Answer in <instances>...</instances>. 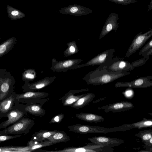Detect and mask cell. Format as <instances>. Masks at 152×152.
Wrapping results in <instances>:
<instances>
[{
  "label": "cell",
  "mask_w": 152,
  "mask_h": 152,
  "mask_svg": "<svg viewBox=\"0 0 152 152\" xmlns=\"http://www.w3.org/2000/svg\"><path fill=\"white\" fill-rule=\"evenodd\" d=\"M128 72H113L108 71L106 66H99L89 75L88 83L94 86L104 85L112 82L123 77L130 74Z\"/></svg>",
  "instance_id": "6da1fadb"
},
{
  "label": "cell",
  "mask_w": 152,
  "mask_h": 152,
  "mask_svg": "<svg viewBox=\"0 0 152 152\" xmlns=\"http://www.w3.org/2000/svg\"><path fill=\"white\" fill-rule=\"evenodd\" d=\"M35 124L34 121L30 118L24 117L12 125L0 131L3 134H19L28 133Z\"/></svg>",
  "instance_id": "7a4b0ae2"
},
{
  "label": "cell",
  "mask_w": 152,
  "mask_h": 152,
  "mask_svg": "<svg viewBox=\"0 0 152 152\" xmlns=\"http://www.w3.org/2000/svg\"><path fill=\"white\" fill-rule=\"evenodd\" d=\"M48 95L47 93L28 91L16 94V99L19 103L26 105L39 104L43 105L48 100L45 98Z\"/></svg>",
  "instance_id": "3957f363"
},
{
  "label": "cell",
  "mask_w": 152,
  "mask_h": 152,
  "mask_svg": "<svg viewBox=\"0 0 152 152\" xmlns=\"http://www.w3.org/2000/svg\"><path fill=\"white\" fill-rule=\"evenodd\" d=\"M25 105L19 103L15 106L5 116L8 119L0 124V129L5 128L26 115L27 113L25 109Z\"/></svg>",
  "instance_id": "277c9868"
},
{
  "label": "cell",
  "mask_w": 152,
  "mask_h": 152,
  "mask_svg": "<svg viewBox=\"0 0 152 152\" xmlns=\"http://www.w3.org/2000/svg\"><path fill=\"white\" fill-rule=\"evenodd\" d=\"M68 128L70 131L80 134L90 133L106 134L113 132L111 128L79 124L69 126Z\"/></svg>",
  "instance_id": "5b68a950"
},
{
  "label": "cell",
  "mask_w": 152,
  "mask_h": 152,
  "mask_svg": "<svg viewBox=\"0 0 152 152\" xmlns=\"http://www.w3.org/2000/svg\"><path fill=\"white\" fill-rule=\"evenodd\" d=\"M152 36V29L142 34L141 32L134 37L128 48L126 56L129 57L140 49Z\"/></svg>",
  "instance_id": "8992f818"
},
{
  "label": "cell",
  "mask_w": 152,
  "mask_h": 152,
  "mask_svg": "<svg viewBox=\"0 0 152 152\" xmlns=\"http://www.w3.org/2000/svg\"><path fill=\"white\" fill-rule=\"evenodd\" d=\"M152 76L141 77L128 82H118L115 85L116 88H144L152 86Z\"/></svg>",
  "instance_id": "52a82bcc"
},
{
  "label": "cell",
  "mask_w": 152,
  "mask_h": 152,
  "mask_svg": "<svg viewBox=\"0 0 152 152\" xmlns=\"http://www.w3.org/2000/svg\"><path fill=\"white\" fill-rule=\"evenodd\" d=\"M124 58L116 56L107 66L106 69L108 71L113 72H122L133 70L134 67L128 61L124 60Z\"/></svg>",
  "instance_id": "ba28073f"
},
{
  "label": "cell",
  "mask_w": 152,
  "mask_h": 152,
  "mask_svg": "<svg viewBox=\"0 0 152 152\" xmlns=\"http://www.w3.org/2000/svg\"><path fill=\"white\" fill-rule=\"evenodd\" d=\"M114 48L108 49L98 54L90 60L87 64L90 65H97L103 67L109 64L113 59Z\"/></svg>",
  "instance_id": "9c48e42d"
},
{
  "label": "cell",
  "mask_w": 152,
  "mask_h": 152,
  "mask_svg": "<svg viewBox=\"0 0 152 152\" xmlns=\"http://www.w3.org/2000/svg\"><path fill=\"white\" fill-rule=\"evenodd\" d=\"M119 18L118 15L116 13L112 12L109 15L102 28L99 39L103 38L113 30L116 31L119 26V23H118Z\"/></svg>",
  "instance_id": "30bf717a"
},
{
  "label": "cell",
  "mask_w": 152,
  "mask_h": 152,
  "mask_svg": "<svg viewBox=\"0 0 152 152\" xmlns=\"http://www.w3.org/2000/svg\"><path fill=\"white\" fill-rule=\"evenodd\" d=\"M134 107L132 103L128 101H121L103 105L101 108L106 113H118L126 111Z\"/></svg>",
  "instance_id": "8fae6325"
},
{
  "label": "cell",
  "mask_w": 152,
  "mask_h": 152,
  "mask_svg": "<svg viewBox=\"0 0 152 152\" xmlns=\"http://www.w3.org/2000/svg\"><path fill=\"white\" fill-rule=\"evenodd\" d=\"M16 97V94L13 91L10 96L0 102V119L5 118L10 111L20 103Z\"/></svg>",
  "instance_id": "7c38bea8"
},
{
  "label": "cell",
  "mask_w": 152,
  "mask_h": 152,
  "mask_svg": "<svg viewBox=\"0 0 152 152\" xmlns=\"http://www.w3.org/2000/svg\"><path fill=\"white\" fill-rule=\"evenodd\" d=\"M152 127V120L144 118L142 121L129 124H125L111 128L113 132H125L134 128L140 129L143 128Z\"/></svg>",
  "instance_id": "4fadbf2b"
},
{
  "label": "cell",
  "mask_w": 152,
  "mask_h": 152,
  "mask_svg": "<svg viewBox=\"0 0 152 152\" xmlns=\"http://www.w3.org/2000/svg\"><path fill=\"white\" fill-rule=\"evenodd\" d=\"M88 140L93 143L111 147L119 146L124 142V140L119 138L102 136H95L88 138Z\"/></svg>",
  "instance_id": "5bb4252c"
},
{
  "label": "cell",
  "mask_w": 152,
  "mask_h": 152,
  "mask_svg": "<svg viewBox=\"0 0 152 152\" xmlns=\"http://www.w3.org/2000/svg\"><path fill=\"white\" fill-rule=\"evenodd\" d=\"M13 86L8 80L0 81V102L10 96L14 91Z\"/></svg>",
  "instance_id": "9a60e30c"
},
{
  "label": "cell",
  "mask_w": 152,
  "mask_h": 152,
  "mask_svg": "<svg viewBox=\"0 0 152 152\" xmlns=\"http://www.w3.org/2000/svg\"><path fill=\"white\" fill-rule=\"evenodd\" d=\"M94 93H89L85 94L70 106L75 109L82 108L88 104L94 98Z\"/></svg>",
  "instance_id": "2e32d148"
},
{
  "label": "cell",
  "mask_w": 152,
  "mask_h": 152,
  "mask_svg": "<svg viewBox=\"0 0 152 152\" xmlns=\"http://www.w3.org/2000/svg\"><path fill=\"white\" fill-rule=\"evenodd\" d=\"M75 115L79 119L88 122L97 123L104 120L102 116L91 113H81L77 114Z\"/></svg>",
  "instance_id": "e0dca14e"
},
{
  "label": "cell",
  "mask_w": 152,
  "mask_h": 152,
  "mask_svg": "<svg viewBox=\"0 0 152 152\" xmlns=\"http://www.w3.org/2000/svg\"><path fill=\"white\" fill-rule=\"evenodd\" d=\"M77 92V91H70L60 98L59 100L62 101V104L64 106H70L85 94L74 95Z\"/></svg>",
  "instance_id": "ac0fdd59"
},
{
  "label": "cell",
  "mask_w": 152,
  "mask_h": 152,
  "mask_svg": "<svg viewBox=\"0 0 152 152\" xmlns=\"http://www.w3.org/2000/svg\"><path fill=\"white\" fill-rule=\"evenodd\" d=\"M42 105L39 104H26L25 109L27 113L36 116H41L45 115L46 113V110L42 108Z\"/></svg>",
  "instance_id": "d6986e66"
},
{
  "label": "cell",
  "mask_w": 152,
  "mask_h": 152,
  "mask_svg": "<svg viewBox=\"0 0 152 152\" xmlns=\"http://www.w3.org/2000/svg\"><path fill=\"white\" fill-rule=\"evenodd\" d=\"M135 136L140 138L146 147H152V130H145L140 131L135 134Z\"/></svg>",
  "instance_id": "ffe728a7"
},
{
  "label": "cell",
  "mask_w": 152,
  "mask_h": 152,
  "mask_svg": "<svg viewBox=\"0 0 152 152\" xmlns=\"http://www.w3.org/2000/svg\"><path fill=\"white\" fill-rule=\"evenodd\" d=\"M70 140L69 137L64 131H59L46 139L54 144L61 142H66L69 141Z\"/></svg>",
  "instance_id": "44dd1931"
},
{
  "label": "cell",
  "mask_w": 152,
  "mask_h": 152,
  "mask_svg": "<svg viewBox=\"0 0 152 152\" xmlns=\"http://www.w3.org/2000/svg\"><path fill=\"white\" fill-rule=\"evenodd\" d=\"M58 131L40 130L35 132L32 135L31 140L37 141L46 140L47 139Z\"/></svg>",
  "instance_id": "7402d4cb"
},
{
  "label": "cell",
  "mask_w": 152,
  "mask_h": 152,
  "mask_svg": "<svg viewBox=\"0 0 152 152\" xmlns=\"http://www.w3.org/2000/svg\"><path fill=\"white\" fill-rule=\"evenodd\" d=\"M16 39L11 37L0 45V57L9 51L13 47Z\"/></svg>",
  "instance_id": "603a6c76"
},
{
  "label": "cell",
  "mask_w": 152,
  "mask_h": 152,
  "mask_svg": "<svg viewBox=\"0 0 152 152\" xmlns=\"http://www.w3.org/2000/svg\"><path fill=\"white\" fill-rule=\"evenodd\" d=\"M8 17L12 20H16L24 17L25 15L19 10L8 5L7 7Z\"/></svg>",
  "instance_id": "cb8c5ba5"
},
{
  "label": "cell",
  "mask_w": 152,
  "mask_h": 152,
  "mask_svg": "<svg viewBox=\"0 0 152 152\" xmlns=\"http://www.w3.org/2000/svg\"><path fill=\"white\" fill-rule=\"evenodd\" d=\"M31 152L28 146H6L0 147V152Z\"/></svg>",
  "instance_id": "d4e9b609"
},
{
  "label": "cell",
  "mask_w": 152,
  "mask_h": 152,
  "mask_svg": "<svg viewBox=\"0 0 152 152\" xmlns=\"http://www.w3.org/2000/svg\"><path fill=\"white\" fill-rule=\"evenodd\" d=\"M22 135L17 134L15 135H10L3 134L0 133V143L11 139L15 138L22 136Z\"/></svg>",
  "instance_id": "484cf974"
},
{
  "label": "cell",
  "mask_w": 152,
  "mask_h": 152,
  "mask_svg": "<svg viewBox=\"0 0 152 152\" xmlns=\"http://www.w3.org/2000/svg\"><path fill=\"white\" fill-rule=\"evenodd\" d=\"M64 115L63 113L58 114L53 116L49 122V124H59L63 119Z\"/></svg>",
  "instance_id": "4316f807"
},
{
  "label": "cell",
  "mask_w": 152,
  "mask_h": 152,
  "mask_svg": "<svg viewBox=\"0 0 152 152\" xmlns=\"http://www.w3.org/2000/svg\"><path fill=\"white\" fill-rule=\"evenodd\" d=\"M110 1L115 4L121 5H128L134 4L138 2L137 0H109Z\"/></svg>",
  "instance_id": "83f0119b"
},
{
  "label": "cell",
  "mask_w": 152,
  "mask_h": 152,
  "mask_svg": "<svg viewBox=\"0 0 152 152\" xmlns=\"http://www.w3.org/2000/svg\"><path fill=\"white\" fill-rule=\"evenodd\" d=\"M152 48V39L148 42L141 49L139 53V55H142L145 52L149 50Z\"/></svg>",
  "instance_id": "f1b7e54d"
},
{
  "label": "cell",
  "mask_w": 152,
  "mask_h": 152,
  "mask_svg": "<svg viewBox=\"0 0 152 152\" xmlns=\"http://www.w3.org/2000/svg\"><path fill=\"white\" fill-rule=\"evenodd\" d=\"M152 55V48L150 49L149 50L145 52L142 55L145 58V61L146 62L149 59V56Z\"/></svg>",
  "instance_id": "f546056e"
},
{
  "label": "cell",
  "mask_w": 152,
  "mask_h": 152,
  "mask_svg": "<svg viewBox=\"0 0 152 152\" xmlns=\"http://www.w3.org/2000/svg\"><path fill=\"white\" fill-rule=\"evenodd\" d=\"M73 61L71 60H69L64 62L63 64V66L67 67L71 66L73 64Z\"/></svg>",
  "instance_id": "4dcf8cb0"
},
{
  "label": "cell",
  "mask_w": 152,
  "mask_h": 152,
  "mask_svg": "<svg viewBox=\"0 0 152 152\" xmlns=\"http://www.w3.org/2000/svg\"><path fill=\"white\" fill-rule=\"evenodd\" d=\"M25 77L29 79H33L34 77V75L30 73H27L25 74Z\"/></svg>",
  "instance_id": "1f68e13d"
},
{
  "label": "cell",
  "mask_w": 152,
  "mask_h": 152,
  "mask_svg": "<svg viewBox=\"0 0 152 152\" xmlns=\"http://www.w3.org/2000/svg\"><path fill=\"white\" fill-rule=\"evenodd\" d=\"M125 95L127 96H130L129 94L130 95L132 94L133 92L131 90H128L125 92Z\"/></svg>",
  "instance_id": "d6a6232c"
},
{
  "label": "cell",
  "mask_w": 152,
  "mask_h": 152,
  "mask_svg": "<svg viewBox=\"0 0 152 152\" xmlns=\"http://www.w3.org/2000/svg\"><path fill=\"white\" fill-rule=\"evenodd\" d=\"M78 10V9L77 7H73L70 9V11L72 13H75L77 12Z\"/></svg>",
  "instance_id": "836d02e7"
},
{
  "label": "cell",
  "mask_w": 152,
  "mask_h": 152,
  "mask_svg": "<svg viewBox=\"0 0 152 152\" xmlns=\"http://www.w3.org/2000/svg\"><path fill=\"white\" fill-rule=\"evenodd\" d=\"M152 0H151V1L150 3V4L148 5V11H150L151 10H152Z\"/></svg>",
  "instance_id": "e575fe53"
},
{
  "label": "cell",
  "mask_w": 152,
  "mask_h": 152,
  "mask_svg": "<svg viewBox=\"0 0 152 152\" xmlns=\"http://www.w3.org/2000/svg\"><path fill=\"white\" fill-rule=\"evenodd\" d=\"M69 50L71 52H74L75 51V48L74 46H71L69 48Z\"/></svg>",
  "instance_id": "d590c367"
}]
</instances>
